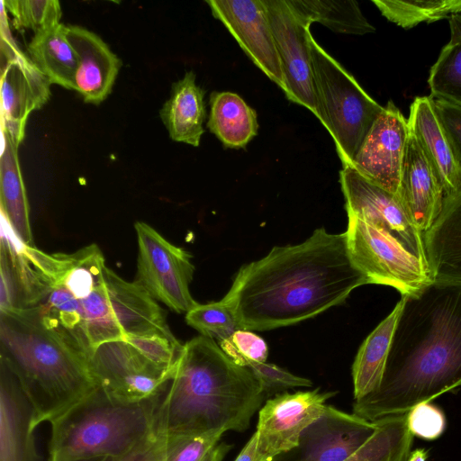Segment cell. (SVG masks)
<instances>
[{
	"label": "cell",
	"instance_id": "1",
	"mask_svg": "<svg viewBox=\"0 0 461 461\" xmlns=\"http://www.w3.org/2000/svg\"><path fill=\"white\" fill-rule=\"evenodd\" d=\"M367 284L350 258L346 233L321 227L300 244L274 247L242 266L223 299L242 330L262 331L315 317Z\"/></svg>",
	"mask_w": 461,
	"mask_h": 461
},
{
	"label": "cell",
	"instance_id": "2",
	"mask_svg": "<svg viewBox=\"0 0 461 461\" xmlns=\"http://www.w3.org/2000/svg\"><path fill=\"white\" fill-rule=\"evenodd\" d=\"M401 300L381 384L353 403L369 421L461 386V282L433 279Z\"/></svg>",
	"mask_w": 461,
	"mask_h": 461
},
{
	"label": "cell",
	"instance_id": "3",
	"mask_svg": "<svg viewBox=\"0 0 461 461\" xmlns=\"http://www.w3.org/2000/svg\"><path fill=\"white\" fill-rule=\"evenodd\" d=\"M267 394L249 367L232 362L215 340L183 345L156 415L163 436L243 432Z\"/></svg>",
	"mask_w": 461,
	"mask_h": 461
},
{
	"label": "cell",
	"instance_id": "4",
	"mask_svg": "<svg viewBox=\"0 0 461 461\" xmlns=\"http://www.w3.org/2000/svg\"><path fill=\"white\" fill-rule=\"evenodd\" d=\"M0 348L1 363L32 403L34 429L99 387L88 355L38 307L0 312Z\"/></svg>",
	"mask_w": 461,
	"mask_h": 461
},
{
	"label": "cell",
	"instance_id": "5",
	"mask_svg": "<svg viewBox=\"0 0 461 461\" xmlns=\"http://www.w3.org/2000/svg\"><path fill=\"white\" fill-rule=\"evenodd\" d=\"M26 279L23 308L50 315L90 357L100 345L125 340L96 244L73 253L48 254L23 243Z\"/></svg>",
	"mask_w": 461,
	"mask_h": 461
},
{
	"label": "cell",
	"instance_id": "6",
	"mask_svg": "<svg viewBox=\"0 0 461 461\" xmlns=\"http://www.w3.org/2000/svg\"><path fill=\"white\" fill-rule=\"evenodd\" d=\"M163 395L126 402L98 387L50 422L48 461L127 455L156 430Z\"/></svg>",
	"mask_w": 461,
	"mask_h": 461
},
{
	"label": "cell",
	"instance_id": "7",
	"mask_svg": "<svg viewBox=\"0 0 461 461\" xmlns=\"http://www.w3.org/2000/svg\"><path fill=\"white\" fill-rule=\"evenodd\" d=\"M317 118L330 132L343 167L351 166L366 136L384 106L308 35Z\"/></svg>",
	"mask_w": 461,
	"mask_h": 461
},
{
	"label": "cell",
	"instance_id": "8",
	"mask_svg": "<svg viewBox=\"0 0 461 461\" xmlns=\"http://www.w3.org/2000/svg\"><path fill=\"white\" fill-rule=\"evenodd\" d=\"M345 233L350 258L369 284L392 286L406 295L433 280L429 265L384 229L348 213Z\"/></svg>",
	"mask_w": 461,
	"mask_h": 461
},
{
	"label": "cell",
	"instance_id": "9",
	"mask_svg": "<svg viewBox=\"0 0 461 461\" xmlns=\"http://www.w3.org/2000/svg\"><path fill=\"white\" fill-rule=\"evenodd\" d=\"M138 239L137 278L158 302L176 312H187L198 303L190 293L194 266L192 256L143 221L134 225Z\"/></svg>",
	"mask_w": 461,
	"mask_h": 461
},
{
	"label": "cell",
	"instance_id": "10",
	"mask_svg": "<svg viewBox=\"0 0 461 461\" xmlns=\"http://www.w3.org/2000/svg\"><path fill=\"white\" fill-rule=\"evenodd\" d=\"M89 364L98 386L126 402L163 395L176 365L170 367L158 365L125 340L100 345L90 355Z\"/></svg>",
	"mask_w": 461,
	"mask_h": 461
},
{
	"label": "cell",
	"instance_id": "11",
	"mask_svg": "<svg viewBox=\"0 0 461 461\" xmlns=\"http://www.w3.org/2000/svg\"><path fill=\"white\" fill-rule=\"evenodd\" d=\"M339 182L347 213L388 231L411 254L428 264L423 233L395 194L364 177L350 166L342 167Z\"/></svg>",
	"mask_w": 461,
	"mask_h": 461
},
{
	"label": "cell",
	"instance_id": "12",
	"mask_svg": "<svg viewBox=\"0 0 461 461\" xmlns=\"http://www.w3.org/2000/svg\"><path fill=\"white\" fill-rule=\"evenodd\" d=\"M278 53L287 99L317 116L308 35L311 24L298 17L285 0H263Z\"/></svg>",
	"mask_w": 461,
	"mask_h": 461
},
{
	"label": "cell",
	"instance_id": "13",
	"mask_svg": "<svg viewBox=\"0 0 461 461\" xmlns=\"http://www.w3.org/2000/svg\"><path fill=\"white\" fill-rule=\"evenodd\" d=\"M335 394L317 388L268 399L259 410L255 431L262 459L271 461L295 447L302 432L322 414L327 400Z\"/></svg>",
	"mask_w": 461,
	"mask_h": 461
},
{
	"label": "cell",
	"instance_id": "14",
	"mask_svg": "<svg viewBox=\"0 0 461 461\" xmlns=\"http://www.w3.org/2000/svg\"><path fill=\"white\" fill-rule=\"evenodd\" d=\"M376 429L375 421L326 404L322 414L302 432L297 446L271 461H345Z\"/></svg>",
	"mask_w": 461,
	"mask_h": 461
},
{
	"label": "cell",
	"instance_id": "15",
	"mask_svg": "<svg viewBox=\"0 0 461 461\" xmlns=\"http://www.w3.org/2000/svg\"><path fill=\"white\" fill-rule=\"evenodd\" d=\"M409 135L407 118L393 101H389L366 136L350 167L398 197Z\"/></svg>",
	"mask_w": 461,
	"mask_h": 461
},
{
	"label": "cell",
	"instance_id": "16",
	"mask_svg": "<svg viewBox=\"0 0 461 461\" xmlns=\"http://www.w3.org/2000/svg\"><path fill=\"white\" fill-rule=\"evenodd\" d=\"M206 4L253 63L284 90L283 72L264 1L208 0Z\"/></svg>",
	"mask_w": 461,
	"mask_h": 461
},
{
	"label": "cell",
	"instance_id": "17",
	"mask_svg": "<svg viewBox=\"0 0 461 461\" xmlns=\"http://www.w3.org/2000/svg\"><path fill=\"white\" fill-rule=\"evenodd\" d=\"M50 81L23 52L2 65L1 128L19 147L30 113L41 108L50 96Z\"/></svg>",
	"mask_w": 461,
	"mask_h": 461
},
{
	"label": "cell",
	"instance_id": "18",
	"mask_svg": "<svg viewBox=\"0 0 461 461\" xmlns=\"http://www.w3.org/2000/svg\"><path fill=\"white\" fill-rule=\"evenodd\" d=\"M398 197L423 234L436 222L444 205L441 184L411 132L402 167Z\"/></svg>",
	"mask_w": 461,
	"mask_h": 461
},
{
	"label": "cell",
	"instance_id": "19",
	"mask_svg": "<svg viewBox=\"0 0 461 461\" xmlns=\"http://www.w3.org/2000/svg\"><path fill=\"white\" fill-rule=\"evenodd\" d=\"M32 403L12 372L0 367V461H41Z\"/></svg>",
	"mask_w": 461,
	"mask_h": 461
},
{
	"label": "cell",
	"instance_id": "20",
	"mask_svg": "<svg viewBox=\"0 0 461 461\" xmlns=\"http://www.w3.org/2000/svg\"><path fill=\"white\" fill-rule=\"evenodd\" d=\"M65 32L77 56V91L86 103L99 104L111 94L122 61L96 33L79 25H66Z\"/></svg>",
	"mask_w": 461,
	"mask_h": 461
},
{
	"label": "cell",
	"instance_id": "21",
	"mask_svg": "<svg viewBox=\"0 0 461 461\" xmlns=\"http://www.w3.org/2000/svg\"><path fill=\"white\" fill-rule=\"evenodd\" d=\"M410 132L434 169L445 199L461 193V167L437 116L433 98L415 97L407 118Z\"/></svg>",
	"mask_w": 461,
	"mask_h": 461
},
{
	"label": "cell",
	"instance_id": "22",
	"mask_svg": "<svg viewBox=\"0 0 461 461\" xmlns=\"http://www.w3.org/2000/svg\"><path fill=\"white\" fill-rule=\"evenodd\" d=\"M108 285L120 325L126 337L161 336L176 340L171 332L164 310L137 282H128L105 267Z\"/></svg>",
	"mask_w": 461,
	"mask_h": 461
},
{
	"label": "cell",
	"instance_id": "23",
	"mask_svg": "<svg viewBox=\"0 0 461 461\" xmlns=\"http://www.w3.org/2000/svg\"><path fill=\"white\" fill-rule=\"evenodd\" d=\"M423 239L432 279L461 282V193L444 199L440 215Z\"/></svg>",
	"mask_w": 461,
	"mask_h": 461
},
{
	"label": "cell",
	"instance_id": "24",
	"mask_svg": "<svg viewBox=\"0 0 461 461\" xmlns=\"http://www.w3.org/2000/svg\"><path fill=\"white\" fill-rule=\"evenodd\" d=\"M204 94L195 82L194 71L186 72L172 85L170 96L159 115L173 140L199 146L206 116Z\"/></svg>",
	"mask_w": 461,
	"mask_h": 461
},
{
	"label": "cell",
	"instance_id": "25",
	"mask_svg": "<svg viewBox=\"0 0 461 461\" xmlns=\"http://www.w3.org/2000/svg\"><path fill=\"white\" fill-rule=\"evenodd\" d=\"M0 205L3 216L10 227L28 246L34 247L30 222V209L18 159V146L9 132L1 128Z\"/></svg>",
	"mask_w": 461,
	"mask_h": 461
},
{
	"label": "cell",
	"instance_id": "26",
	"mask_svg": "<svg viewBox=\"0 0 461 461\" xmlns=\"http://www.w3.org/2000/svg\"><path fill=\"white\" fill-rule=\"evenodd\" d=\"M65 26L59 23L35 32L28 46L29 59L51 84L77 90L78 60Z\"/></svg>",
	"mask_w": 461,
	"mask_h": 461
},
{
	"label": "cell",
	"instance_id": "27",
	"mask_svg": "<svg viewBox=\"0 0 461 461\" xmlns=\"http://www.w3.org/2000/svg\"><path fill=\"white\" fill-rule=\"evenodd\" d=\"M207 128L225 148H244L258 134L257 113L236 93L214 91Z\"/></svg>",
	"mask_w": 461,
	"mask_h": 461
},
{
	"label": "cell",
	"instance_id": "28",
	"mask_svg": "<svg viewBox=\"0 0 461 461\" xmlns=\"http://www.w3.org/2000/svg\"><path fill=\"white\" fill-rule=\"evenodd\" d=\"M401 309L402 300L360 346L352 366L355 400L379 387Z\"/></svg>",
	"mask_w": 461,
	"mask_h": 461
},
{
	"label": "cell",
	"instance_id": "29",
	"mask_svg": "<svg viewBox=\"0 0 461 461\" xmlns=\"http://www.w3.org/2000/svg\"><path fill=\"white\" fill-rule=\"evenodd\" d=\"M292 11L305 23H320L336 32L364 35L375 28L352 0H285Z\"/></svg>",
	"mask_w": 461,
	"mask_h": 461
},
{
	"label": "cell",
	"instance_id": "30",
	"mask_svg": "<svg viewBox=\"0 0 461 461\" xmlns=\"http://www.w3.org/2000/svg\"><path fill=\"white\" fill-rule=\"evenodd\" d=\"M374 421L377 429L373 436L345 461H407L414 438L407 425V413Z\"/></svg>",
	"mask_w": 461,
	"mask_h": 461
},
{
	"label": "cell",
	"instance_id": "31",
	"mask_svg": "<svg viewBox=\"0 0 461 461\" xmlns=\"http://www.w3.org/2000/svg\"><path fill=\"white\" fill-rule=\"evenodd\" d=\"M448 20L450 40L432 65L428 84L432 98L461 105V14Z\"/></svg>",
	"mask_w": 461,
	"mask_h": 461
},
{
	"label": "cell",
	"instance_id": "32",
	"mask_svg": "<svg viewBox=\"0 0 461 461\" xmlns=\"http://www.w3.org/2000/svg\"><path fill=\"white\" fill-rule=\"evenodd\" d=\"M372 3L388 21L404 29L461 13V0H373Z\"/></svg>",
	"mask_w": 461,
	"mask_h": 461
},
{
	"label": "cell",
	"instance_id": "33",
	"mask_svg": "<svg viewBox=\"0 0 461 461\" xmlns=\"http://www.w3.org/2000/svg\"><path fill=\"white\" fill-rule=\"evenodd\" d=\"M185 321L202 336L220 343L242 330L235 309L223 298L206 304L197 303L185 313Z\"/></svg>",
	"mask_w": 461,
	"mask_h": 461
},
{
	"label": "cell",
	"instance_id": "34",
	"mask_svg": "<svg viewBox=\"0 0 461 461\" xmlns=\"http://www.w3.org/2000/svg\"><path fill=\"white\" fill-rule=\"evenodd\" d=\"M1 4L13 16L16 29H29L34 33L59 24L61 18V7L57 0H7Z\"/></svg>",
	"mask_w": 461,
	"mask_h": 461
},
{
	"label": "cell",
	"instance_id": "35",
	"mask_svg": "<svg viewBox=\"0 0 461 461\" xmlns=\"http://www.w3.org/2000/svg\"><path fill=\"white\" fill-rule=\"evenodd\" d=\"M219 346L232 362L244 367L266 362L268 355L266 341L248 330H236Z\"/></svg>",
	"mask_w": 461,
	"mask_h": 461
},
{
	"label": "cell",
	"instance_id": "36",
	"mask_svg": "<svg viewBox=\"0 0 461 461\" xmlns=\"http://www.w3.org/2000/svg\"><path fill=\"white\" fill-rule=\"evenodd\" d=\"M222 434L165 436V461H203Z\"/></svg>",
	"mask_w": 461,
	"mask_h": 461
},
{
	"label": "cell",
	"instance_id": "37",
	"mask_svg": "<svg viewBox=\"0 0 461 461\" xmlns=\"http://www.w3.org/2000/svg\"><path fill=\"white\" fill-rule=\"evenodd\" d=\"M407 425L413 436L425 440H435L445 431L447 420L437 405L422 402L407 412Z\"/></svg>",
	"mask_w": 461,
	"mask_h": 461
},
{
	"label": "cell",
	"instance_id": "38",
	"mask_svg": "<svg viewBox=\"0 0 461 461\" xmlns=\"http://www.w3.org/2000/svg\"><path fill=\"white\" fill-rule=\"evenodd\" d=\"M260 382L267 395L294 387H311L312 382L297 376L274 364L258 363L249 367Z\"/></svg>",
	"mask_w": 461,
	"mask_h": 461
},
{
	"label": "cell",
	"instance_id": "39",
	"mask_svg": "<svg viewBox=\"0 0 461 461\" xmlns=\"http://www.w3.org/2000/svg\"><path fill=\"white\" fill-rule=\"evenodd\" d=\"M433 103L439 122L461 167V105L434 98Z\"/></svg>",
	"mask_w": 461,
	"mask_h": 461
},
{
	"label": "cell",
	"instance_id": "40",
	"mask_svg": "<svg viewBox=\"0 0 461 461\" xmlns=\"http://www.w3.org/2000/svg\"><path fill=\"white\" fill-rule=\"evenodd\" d=\"M72 461H165V436L156 429L144 442L120 457L98 456Z\"/></svg>",
	"mask_w": 461,
	"mask_h": 461
},
{
	"label": "cell",
	"instance_id": "41",
	"mask_svg": "<svg viewBox=\"0 0 461 461\" xmlns=\"http://www.w3.org/2000/svg\"><path fill=\"white\" fill-rule=\"evenodd\" d=\"M257 447L258 437L254 432L234 461H264Z\"/></svg>",
	"mask_w": 461,
	"mask_h": 461
},
{
	"label": "cell",
	"instance_id": "42",
	"mask_svg": "<svg viewBox=\"0 0 461 461\" xmlns=\"http://www.w3.org/2000/svg\"><path fill=\"white\" fill-rule=\"evenodd\" d=\"M231 445L225 442L217 444L203 459V461H222L226 454L230 450Z\"/></svg>",
	"mask_w": 461,
	"mask_h": 461
},
{
	"label": "cell",
	"instance_id": "43",
	"mask_svg": "<svg viewBox=\"0 0 461 461\" xmlns=\"http://www.w3.org/2000/svg\"><path fill=\"white\" fill-rule=\"evenodd\" d=\"M428 451L425 448H416L411 451L407 461H427Z\"/></svg>",
	"mask_w": 461,
	"mask_h": 461
}]
</instances>
